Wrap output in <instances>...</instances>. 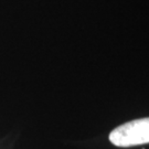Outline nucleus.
<instances>
[{"mask_svg":"<svg viewBox=\"0 0 149 149\" xmlns=\"http://www.w3.org/2000/svg\"><path fill=\"white\" fill-rule=\"evenodd\" d=\"M109 140L117 147L149 144V117L136 119L116 127L109 135Z\"/></svg>","mask_w":149,"mask_h":149,"instance_id":"nucleus-1","label":"nucleus"}]
</instances>
